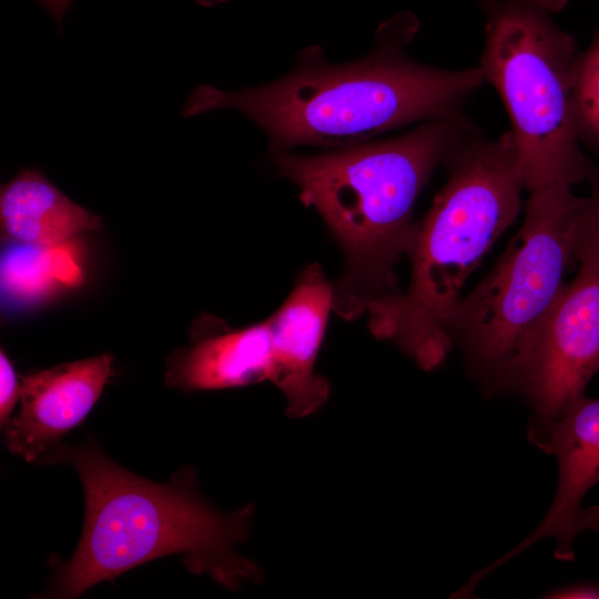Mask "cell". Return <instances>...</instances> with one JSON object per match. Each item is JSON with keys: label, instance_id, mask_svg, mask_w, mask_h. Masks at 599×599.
<instances>
[{"label": "cell", "instance_id": "1", "mask_svg": "<svg viewBox=\"0 0 599 599\" xmlns=\"http://www.w3.org/2000/svg\"><path fill=\"white\" fill-rule=\"evenodd\" d=\"M417 30V19L402 12L379 26L370 52L356 61L329 63L322 48L311 45L288 74L272 83L237 91L199 84L182 116L235 109L267 134L272 150H327L463 112L485 84L480 69H443L414 60L407 47Z\"/></svg>", "mask_w": 599, "mask_h": 599}, {"label": "cell", "instance_id": "2", "mask_svg": "<svg viewBox=\"0 0 599 599\" xmlns=\"http://www.w3.org/2000/svg\"><path fill=\"white\" fill-rule=\"evenodd\" d=\"M480 134L460 112L390 139L321 153L272 150L278 173L297 185L301 202L318 212L343 251L344 271L334 285L339 317L354 321L399 292L395 266L414 243L420 192Z\"/></svg>", "mask_w": 599, "mask_h": 599}, {"label": "cell", "instance_id": "3", "mask_svg": "<svg viewBox=\"0 0 599 599\" xmlns=\"http://www.w3.org/2000/svg\"><path fill=\"white\" fill-rule=\"evenodd\" d=\"M40 461L71 464L85 501L78 547L45 597H78L100 581L169 555H182L191 572L206 573L233 591L245 581L262 580L260 567L235 549L248 535L254 505L227 514L217 510L200 495L191 467L170 484H158L118 466L93 444H59Z\"/></svg>", "mask_w": 599, "mask_h": 599}, {"label": "cell", "instance_id": "4", "mask_svg": "<svg viewBox=\"0 0 599 599\" xmlns=\"http://www.w3.org/2000/svg\"><path fill=\"white\" fill-rule=\"evenodd\" d=\"M447 180L418 222L405 292L367 312L368 328L422 369L439 367L453 348L449 321L485 254L515 222L525 189L510 130L476 136L446 164Z\"/></svg>", "mask_w": 599, "mask_h": 599}, {"label": "cell", "instance_id": "5", "mask_svg": "<svg viewBox=\"0 0 599 599\" xmlns=\"http://www.w3.org/2000/svg\"><path fill=\"white\" fill-rule=\"evenodd\" d=\"M484 45L478 68L509 116L525 190L573 187L588 180L573 115L580 55L573 37L537 0H481Z\"/></svg>", "mask_w": 599, "mask_h": 599}, {"label": "cell", "instance_id": "6", "mask_svg": "<svg viewBox=\"0 0 599 599\" xmlns=\"http://www.w3.org/2000/svg\"><path fill=\"white\" fill-rule=\"evenodd\" d=\"M582 200L564 185L531 192L520 229L449 321L453 346L487 393H496L566 284Z\"/></svg>", "mask_w": 599, "mask_h": 599}, {"label": "cell", "instance_id": "7", "mask_svg": "<svg viewBox=\"0 0 599 599\" xmlns=\"http://www.w3.org/2000/svg\"><path fill=\"white\" fill-rule=\"evenodd\" d=\"M579 264L496 389L526 398L534 412L528 435L536 445L599 373V262Z\"/></svg>", "mask_w": 599, "mask_h": 599}, {"label": "cell", "instance_id": "8", "mask_svg": "<svg viewBox=\"0 0 599 599\" xmlns=\"http://www.w3.org/2000/svg\"><path fill=\"white\" fill-rule=\"evenodd\" d=\"M558 460V485L540 525L518 546L490 565L500 566L545 537L556 540L559 560H572V542L585 530L599 531V506L582 509L581 500L599 481V397L586 395L573 402L537 444Z\"/></svg>", "mask_w": 599, "mask_h": 599}, {"label": "cell", "instance_id": "9", "mask_svg": "<svg viewBox=\"0 0 599 599\" xmlns=\"http://www.w3.org/2000/svg\"><path fill=\"white\" fill-rule=\"evenodd\" d=\"M333 308L334 285L318 264H312L267 318L273 346L270 382L285 396L291 418L313 415L328 399L329 383L316 373L315 364Z\"/></svg>", "mask_w": 599, "mask_h": 599}, {"label": "cell", "instance_id": "10", "mask_svg": "<svg viewBox=\"0 0 599 599\" xmlns=\"http://www.w3.org/2000/svg\"><path fill=\"white\" fill-rule=\"evenodd\" d=\"M112 374L109 354L21 376L20 410L4 428L8 449L40 461L92 409Z\"/></svg>", "mask_w": 599, "mask_h": 599}, {"label": "cell", "instance_id": "11", "mask_svg": "<svg viewBox=\"0 0 599 599\" xmlns=\"http://www.w3.org/2000/svg\"><path fill=\"white\" fill-rule=\"evenodd\" d=\"M195 329L192 345L169 361L167 386L211 390L271 380L273 346L267 319L232 329L206 317Z\"/></svg>", "mask_w": 599, "mask_h": 599}, {"label": "cell", "instance_id": "12", "mask_svg": "<svg viewBox=\"0 0 599 599\" xmlns=\"http://www.w3.org/2000/svg\"><path fill=\"white\" fill-rule=\"evenodd\" d=\"M101 224L99 215L73 202L39 167H20L1 185L0 227L11 241L53 247Z\"/></svg>", "mask_w": 599, "mask_h": 599}, {"label": "cell", "instance_id": "13", "mask_svg": "<svg viewBox=\"0 0 599 599\" xmlns=\"http://www.w3.org/2000/svg\"><path fill=\"white\" fill-rule=\"evenodd\" d=\"M573 115L582 145L599 151V31L578 59Z\"/></svg>", "mask_w": 599, "mask_h": 599}, {"label": "cell", "instance_id": "14", "mask_svg": "<svg viewBox=\"0 0 599 599\" xmlns=\"http://www.w3.org/2000/svg\"><path fill=\"white\" fill-rule=\"evenodd\" d=\"M588 181L590 194L582 200L577 225V262H599V166H593Z\"/></svg>", "mask_w": 599, "mask_h": 599}, {"label": "cell", "instance_id": "15", "mask_svg": "<svg viewBox=\"0 0 599 599\" xmlns=\"http://www.w3.org/2000/svg\"><path fill=\"white\" fill-rule=\"evenodd\" d=\"M21 397V384H19L14 367L7 354L0 352V423L4 429L11 420V413Z\"/></svg>", "mask_w": 599, "mask_h": 599}, {"label": "cell", "instance_id": "16", "mask_svg": "<svg viewBox=\"0 0 599 599\" xmlns=\"http://www.w3.org/2000/svg\"><path fill=\"white\" fill-rule=\"evenodd\" d=\"M546 598L559 599H581V598H599V585L579 583L568 587H562L550 591Z\"/></svg>", "mask_w": 599, "mask_h": 599}, {"label": "cell", "instance_id": "17", "mask_svg": "<svg viewBox=\"0 0 599 599\" xmlns=\"http://www.w3.org/2000/svg\"><path fill=\"white\" fill-rule=\"evenodd\" d=\"M45 10L51 14L55 24L60 28L62 24V18L69 7L72 3V0H38Z\"/></svg>", "mask_w": 599, "mask_h": 599}, {"label": "cell", "instance_id": "18", "mask_svg": "<svg viewBox=\"0 0 599 599\" xmlns=\"http://www.w3.org/2000/svg\"><path fill=\"white\" fill-rule=\"evenodd\" d=\"M194 1L197 4L202 6V7L211 8V7H215V6L225 3V2H227L230 0H194Z\"/></svg>", "mask_w": 599, "mask_h": 599}]
</instances>
